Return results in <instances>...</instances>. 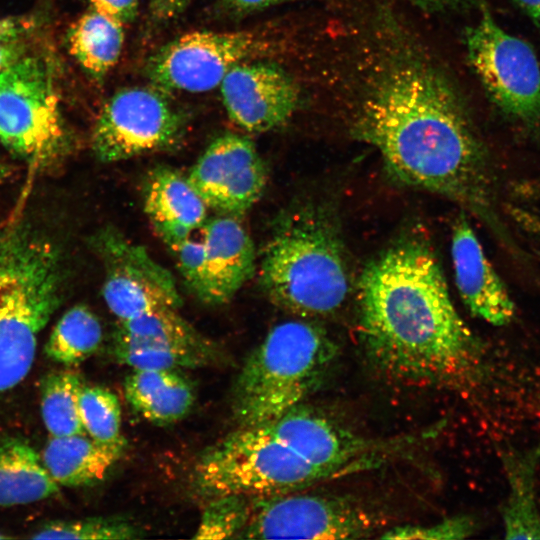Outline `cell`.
Wrapping results in <instances>:
<instances>
[{"label":"cell","instance_id":"35","mask_svg":"<svg viewBox=\"0 0 540 540\" xmlns=\"http://www.w3.org/2000/svg\"><path fill=\"white\" fill-rule=\"evenodd\" d=\"M191 0H150L149 9L152 19L158 24H167L177 19L187 8Z\"/></svg>","mask_w":540,"mask_h":540},{"label":"cell","instance_id":"25","mask_svg":"<svg viewBox=\"0 0 540 540\" xmlns=\"http://www.w3.org/2000/svg\"><path fill=\"white\" fill-rule=\"evenodd\" d=\"M103 341L99 318L87 306L67 310L53 327L44 345L45 355L65 366H73L93 355Z\"/></svg>","mask_w":540,"mask_h":540},{"label":"cell","instance_id":"28","mask_svg":"<svg viewBox=\"0 0 540 540\" xmlns=\"http://www.w3.org/2000/svg\"><path fill=\"white\" fill-rule=\"evenodd\" d=\"M143 537V531L130 520L117 517H88L54 520L39 527L32 539L126 540Z\"/></svg>","mask_w":540,"mask_h":540},{"label":"cell","instance_id":"9","mask_svg":"<svg viewBox=\"0 0 540 540\" xmlns=\"http://www.w3.org/2000/svg\"><path fill=\"white\" fill-rule=\"evenodd\" d=\"M468 60L496 107L514 121L540 123V64L532 47L483 8L465 33Z\"/></svg>","mask_w":540,"mask_h":540},{"label":"cell","instance_id":"1","mask_svg":"<svg viewBox=\"0 0 540 540\" xmlns=\"http://www.w3.org/2000/svg\"><path fill=\"white\" fill-rule=\"evenodd\" d=\"M352 131L398 180L462 204L501 234L486 149L454 87L431 64L413 56L388 64Z\"/></svg>","mask_w":540,"mask_h":540},{"label":"cell","instance_id":"7","mask_svg":"<svg viewBox=\"0 0 540 540\" xmlns=\"http://www.w3.org/2000/svg\"><path fill=\"white\" fill-rule=\"evenodd\" d=\"M0 141L37 162L67 148L55 72L47 58L28 53L0 72Z\"/></svg>","mask_w":540,"mask_h":540},{"label":"cell","instance_id":"5","mask_svg":"<svg viewBox=\"0 0 540 540\" xmlns=\"http://www.w3.org/2000/svg\"><path fill=\"white\" fill-rule=\"evenodd\" d=\"M337 347L322 327L304 320L275 325L245 360L232 409L241 427L267 425L299 405L323 380Z\"/></svg>","mask_w":540,"mask_h":540},{"label":"cell","instance_id":"17","mask_svg":"<svg viewBox=\"0 0 540 540\" xmlns=\"http://www.w3.org/2000/svg\"><path fill=\"white\" fill-rule=\"evenodd\" d=\"M451 256L456 286L469 311L494 326L509 324L514 302L465 217L453 228Z\"/></svg>","mask_w":540,"mask_h":540},{"label":"cell","instance_id":"27","mask_svg":"<svg viewBox=\"0 0 540 540\" xmlns=\"http://www.w3.org/2000/svg\"><path fill=\"white\" fill-rule=\"evenodd\" d=\"M78 408L85 433L95 441L125 445L121 431V406L117 396L107 388L83 385Z\"/></svg>","mask_w":540,"mask_h":540},{"label":"cell","instance_id":"19","mask_svg":"<svg viewBox=\"0 0 540 540\" xmlns=\"http://www.w3.org/2000/svg\"><path fill=\"white\" fill-rule=\"evenodd\" d=\"M207 209L187 176L167 166L149 172L144 184V210L169 249L202 229Z\"/></svg>","mask_w":540,"mask_h":540},{"label":"cell","instance_id":"12","mask_svg":"<svg viewBox=\"0 0 540 540\" xmlns=\"http://www.w3.org/2000/svg\"><path fill=\"white\" fill-rule=\"evenodd\" d=\"M93 246L104 266L103 298L117 322L179 309L181 297L173 275L144 247L111 227L95 235Z\"/></svg>","mask_w":540,"mask_h":540},{"label":"cell","instance_id":"26","mask_svg":"<svg viewBox=\"0 0 540 540\" xmlns=\"http://www.w3.org/2000/svg\"><path fill=\"white\" fill-rule=\"evenodd\" d=\"M83 385L81 376L72 370L54 371L42 378L41 416L50 436L86 434L78 408V397Z\"/></svg>","mask_w":540,"mask_h":540},{"label":"cell","instance_id":"8","mask_svg":"<svg viewBox=\"0 0 540 540\" xmlns=\"http://www.w3.org/2000/svg\"><path fill=\"white\" fill-rule=\"evenodd\" d=\"M273 47L270 37L256 29L191 31L155 51L145 75L163 92L202 93L219 87L237 65L263 59Z\"/></svg>","mask_w":540,"mask_h":540},{"label":"cell","instance_id":"21","mask_svg":"<svg viewBox=\"0 0 540 540\" xmlns=\"http://www.w3.org/2000/svg\"><path fill=\"white\" fill-rule=\"evenodd\" d=\"M125 447L100 443L87 434L50 436L41 459L59 486L82 487L102 481L120 460Z\"/></svg>","mask_w":540,"mask_h":540},{"label":"cell","instance_id":"38","mask_svg":"<svg viewBox=\"0 0 540 540\" xmlns=\"http://www.w3.org/2000/svg\"><path fill=\"white\" fill-rule=\"evenodd\" d=\"M535 22L540 31V0H513Z\"/></svg>","mask_w":540,"mask_h":540},{"label":"cell","instance_id":"6","mask_svg":"<svg viewBox=\"0 0 540 540\" xmlns=\"http://www.w3.org/2000/svg\"><path fill=\"white\" fill-rule=\"evenodd\" d=\"M328 477L261 427H241L205 452L193 471L207 499H252L299 492Z\"/></svg>","mask_w":540,"mask_h":540},{"label":"cell","instance_id":"34","mask_svg":"<svg viewBox=\"0 0 540 540\" xmlns=\"http://www.w3.org/2000/svg\"><path fill=\"white\" fill-rule=\"evenodd\" d=\"M27 35L0 38V72L29 52Z\"/></svg>","mask_w":540,"mask_h":540},{"label":"cell","instance_id":"31","mask_svg":"<svg viewBox=\"0 0 540 540\" xmlns=\"http://www.w3.org/2000/svg\"><path fill=\"white\" fill-rule=\"evenodd\" d=\"M170 250L186 285L202 300L205 289V250L202 238L196 239L191 235Z\"/></svg>","mask_w":540,"mask_h":540},{"label":"cell","instance_id":"40","mask_svg":"<svg viewBox=\"0 0 540 540\" xmlns=\"http://www.w3.org/2000/svg\"><path fill=\"white\" fill-rule=\"evenodd\" d=\"M3 175H4V171L0 165V180L2 179Z\"/></svg>","mask_w":540,"mask_h":540},{"label":"cell","instance_id":"18","mask_svg":"<svg viewBox=\"0 0 540 540\" xmlns=\"http://www.w3.org/2000/svg\"><path fill=\"white\" fill-rule=\"evenodd\" d=\"M237 218L219 214L202 227L205 289L201 301L207 304L230 301L255 273V246Z\"/></svg>","mask_w":540,"mask_h":540},{"label":"cell","instance_id":"3","mask_svg":"<svg viewBox=\"0 0 540 540\" xmlns=\"http://www.w3.org/2000/svg\"><path fill=\"white\" fill-rule=\"evenodd\" d=\"M260 286L278 307L326 316L350 293V274L335 220L319 206L301 205L276 219L259 254Z\"/></svg>","mask_w":540,"mask_h":540},{"label":"cell","instance_id":"13","mask_svg":"<svg viewBox=\"0 0 540 540\" xmlns=\"http://www.w3.org/2000/svg\"><path fill=\"white\" fill-rule=\"evenodd\" d=\"M116 360L133 369H191L220 364L221 349L178 312L166 308L118 322Z\"/></svg>","mask_w":540,"mask_h":540},{"label":"cell","instance_id":"36","mask_svg":"<svg viewBox=\"0 0 540 540\" xmlns=\"http://www.w3.org/2000/svg\"><path fill=\"white\" fill-rule=\"evenodd\" d=\"M33 28V20L26 17L0 19V38L27 35Z\"/></svg>","mask_w":540,"mask_h":540},{"label":"cell","instance_id":"23","mask_svg":"<svg viewBox=\"0 0 540 540\" xmlns=\"http://www.w3.org/2000/svg\"><path fill=\"white\" fill-rule=\"evenodd\" d=\"M509 487L503 509L506 539H540V511L536 497V474L540 444L504 455Z\"/></svg>","mask_w":540,"mask_h":540},{"label":"cell","instance_id":"30","mask_svg":"<svg viewBox=\"0 0 540 540\" xmlns=\"http://www.w3.org/2000/svg\"><path fill=\"white\" fill-rule=\"evenodd\" d=\"M476 530V523L470 516H453L436 524L419 526L405 525L386 530L382 539H424L459 540L470 537Z\"/></svg>","mask_w":540,"mask_h":540},{"label":"cell","instance_id":"16","mask_svg":"<svg viewBox=\"0 0 540 540\" xmlns=\"http://www.w3.org/2000/svg\"><path fill=\"white\" fill-rule=\"evenodd\" d=\"M251 60L234 67L219 85L229 119L247 132L263 133L285 124L299 104L294 79L275 63Z\"/></svg>","mask_w":540,"mask_h":540},{"label":"cell","instance_id":"39","mask_svg":"<svg viewBox=\"0 0 540 540\" xmlns=\"http://www.w3.org/2000/svg\"><path fill=\"white\" fill-rule=\"evenodd\" d=\"M7 538L9 539V538H11V537L8 536V535H6V534L0 533V539H7Z\"/></svg>","mask_w":540,"mask_h":540},{"label":"cell","instance_id":"11","mask_svg":"<svg viewBox=\"0 0 540 540\" xmlns=\"http://www.w3.org/2000/svg\"><path fill=\"white\" fill-rule=\"evenodd\" d=\"M379 514L359 500L291 492L252 499L240 539H359L382 526Z\"/></svg>","mask_w":540,"mask_h":540},{"label":"cell","instance_id":"37","mask_svg":"<svg viewBox=\"0 0 540 540\" xmlns=\"http://www.w3.org/2000/svg\"><path fill=\"white\" fill-rule=\"evenodd\" d=\"M415 6L426 11H447L454 9L460 4H463L464 0H406Z\"/></svg>","mask_w":540,"mask_h":540},{"label":"cell","instance_id":"20","mask_svg":"<svg viewBox=\"0 0 540 540\" xmlns=\"http://www.w3.org/2000/svg\"><path fill=\"white\" fill-rule=\"evenodd\" d=\"M124 395L136 414L160 426L186 417L195 402L191 382L173 369H133L125 378Z\"/></svg>","mask_w":540,"mask_h":540},{"label":"cell","instance_id":"4","mask_svg":"<svg viewBox=\"0 0 540 540\" xmlns=\"http://www.w3.org/2000/svg\"><path fill=\"white\" fill-rule=\"evenodd\" d=\"M63 276L56 246L38 231L24 223L0 230V396L30 372Z\"/></svg>","mask_w":540,"mask_h":540},{"label":"cell","instance_id":"2","mask_svg":"<svg viewBox=\"0 0 540 540\" xmlns=\"http://www.w3.org/2000/svg\"><path fill=\"white\" fill-rule=\"evenodd\" d=\"M358 303L364 347L388 375L430 385L459 384L475 375L479 343L423 240L401 239L369 262Z\"/></svg>","mask_w":540,"mask_h":540},{"label":"cell","instance_id":"32","mask_svg":"<svg viewBox=\"0 0 540 540\" xmlns=\"http://www.w3.org/2000/svg\"><path fill=\"white\" fill-rule=\"evenodd\" d=\"M92 9L103 13L123 25L134 21L139 0H89Z\"/></svg>","mask_w":540,"mask_h":540},{"label":"cell","instance_id":"15","mask_svg":"<svg viewBox=\"0 0 540 540\" xmlns=\"http://www.w3.org/2000/svg\"><path fill=\"white\" fill-rule=\"evenodd\" d=\"M187 178L208 208L240 217L262 196L268 173L250 138L224 133L209 143Z\"/></svg>","mask_w":540,"mask_h":540},{"label":"cell","instance_id":"29","mask_svg":"<svg viewBox=\"0 0 540 540\" xmlns=\"http://www.w3.org/2000/svg\"><path fill=\"white\" fill-rule=\"evenodd\" d=\"M252 513V498L223 495L208 499L194 539H239Z\"/></svg>","mask_w":540,"mask_h":540},{"label":"cell","instance_id":"33","mask_svg":"<svg viewBox=\"0 0 540 540\" xmlns=\"http://www.w3.org/2000/svg\"><path fill=\"white\" fill-rule=\"evenodd\" d=\"M291 0H220L219 8L224 15L240 18Z\"/></svg>","mask_w":540,"mask_h":540},{"label":"cell","instance_id":"24","mask_svg":"<svg viewBox=\"0 0 540 540\" xmlns=\"http://www.w3.org/2000/svg\"><path fill=\"white\" fill-rule=\"evenodd\" d=\"M124 25L90 8L68 31L70 53L94 79L102 80L116 65L124 45Z\"/></svg>","mask_w":540,"mask_h":540},{"label":"cell","instance_id":"22","mask_svg":"<svg viewBox=\"0 0 540 540\" xmlns=\"http://www.w3.org/2000/svg\"><path fill=\"white\" fill-rule=\"evenodd\" d=\"M60 486L25 440L0 443V507L25 505L57 495Z\"/></svg>","mask_w":540,"mask_h":540},{"label":"cell","instance_id":"10","mask_svg":"<svg viewBox=\"0 0 540 540\" xmlns=\"http://www.w3.org/2000/svg\"><path fill=\"white\" fill-rule=\"evenodd\" d=\"M187 116L155 87H127L102 107L91 135V148L104 163L128 160L176 148Z\"/></svg>","mask_w":540,"mask_h":540},{"label":"cell","instance_id":"14","mask_svg":"<svg viewBox=\"0 0 540 540\" xmlns=\"http://www.w3.org/2000/svg\"><path fill=\"white\" fill-rule=\"evenodd\" d=\"M261 428L328 478L373 467L395 445L355 435L302 403Z\"/></svg>","mask_w":540,"mask_h":540}]
</instances>
